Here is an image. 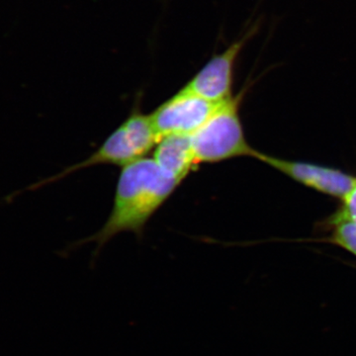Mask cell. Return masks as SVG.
Masks as SVG:
<instances>
[{
	"label": "cell",
	"mask_w": 356,
	"mask_h": 356,
	"mask_svg": "<svg viewBox=\"0 0 356 356\" xmlns=\"http://www.w3.org/2000/svg\"><path fill=\"white\" fill-rule=\"evenodd\" d=\"M181 182L163 172L154 159L143 158L122 168L113 207L102 229L84 242L102 248L115 236H140L149 220L175 193Z\"/></svg>",
	"instance_id": "6da1fadb"
},
{
	"label": "cell",
	"mask_w": 356,
	"mask_h": 356,
	"mask_svg": "<svg viewBox=\"0 0 356 356\" xmlns=\"http://www.w3.org/2000/svg\"><path fill=\"white\" fill-rule=\"evenodd\" d=\"M245 88L218 104L202 127L191 135L194 153L199 165L216 163L242 156L257 158L259 151L245 138L240 106Z\"/></svg>",
	"instance_id": "7a4b0ae2"
},
{
	"label": "cell",
	"mask_w": 356,
	"mask_h": 356,
	"mask_svg": "<svg viewBox=\"0 0 356 356\" xmlns=\"http://www.w3.org/2000/svg\"><path fill=\"white\" fill-rule=\"evenodd\" d=\"M159 140L151 116L142 111L140 100H137L127 119L104 140L99 149L81 163L70 166L57 177L50 178L49 181H55L91 166L111 165L124 168L138 159L146 158L154 149Z\"/></svg>",
	"instance_id": "3957f363"
},
{
	"label": "cell",
	"mask_w": 356,
	"mask_h": 356,
	"mask_svg": "<svg viewBox=\"0 0 356 356\" xmlns=\"http://www.w3.org/2000/svg\"><path fill=\"white\" fill-rule=\"evenodd\" d=\"M218 104L182 88L149 114L159 140L170 135H193Z\"/></svg>",
	"instance_id": "277c9868"
},
{
	"label": "cell",
	"mask_w": 356,
	"mask_h": 356,
	"mask_svg": "<svg viewBox=\"0 0 356 356\" xmlns=\"http://www.w3.org/2000/svg\"><path fill=\"white\" fill-rule=\"evenodd\" d=\"M257 29L252 28L222 53L215 54L184 86L204 99L219 104L233 96L234 74L238 56Z\"/></svg>",
	"instance_id": "5b68a950"
},
{
	"label": "cell",
	"mask_w": 356,
	"mask_h": 356,
	"mask_svg": "<svg viewBox=\"0 0 356 356\" xmlns=\"http://www.w3.org/2000/svg\"><path fill=\"white\" fill-rule=\"evenodd\" d=\"M257 159L275 168L278 172L305 185L314 191L343 200L356 184V177L336 168L304 163L285 161L259 152Z\"/></svg>",
	"instance_id": "8992f818"
},
{
	"label": "cell",
	"mask_w": 356,
	"mask_h": 356,
	"mask_svg": "<svg viewBox=\"0 0 356 356\" xmlns=\"http://www.w3.org/2000/svg\"><path fill=\"white\" fill-rule=\"evenodd\" d=\"M154 161L165 173L184 181L199 165L191 135L161 138L154 149Z\"/></svg>",
	"instance_id": "52a82bcc"
},
{
	"label": "cell",
	"mask_w": 356,
	"mask_h": 356,
	"mask_svg": "<svg viewBox=\"0 0 356 356\" xmlns=\"http://www.w3.org/2000/svg\"><path fill=\"white\" fill-rule=\"evenodd\" d=\"M332 242L356 255V221L337 213L332 221Z\"/></svg>",
	"instance_id": "ba28073f"
},
{
	"label": "cell",
	"mask_w": 356,
	"mask_h": 356,
	"mask_svg": "<svg viewBox=\"0 0 356 356\" xmlns=\"http://www.w3.org/2000/svg\"><path fill=\"white\" fill-rule=\"evenodd\" d=\"M339 212L356 221V184L343 200V208Z\"/></svg>",
	"instance_id": "9c48e42d"
}]
</instances>
